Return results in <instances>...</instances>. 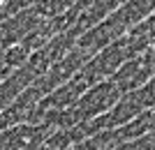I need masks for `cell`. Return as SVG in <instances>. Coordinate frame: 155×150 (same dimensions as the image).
I'll return each mask as SVG.
<instances>
[{"label":"cell","instance_id":"6da1fadb","mask_svg":"<svg viewBox=\"0 0 155 150\" xmlns=\"http://www.w3.org/2000/svg\"><path fill=\"white\" fill-rule=\"evenodd\" d=\"M2 2H5V0H0V5H2Z\"/></svg>","mask_w":155,"mask_h":150}]
</instances>
